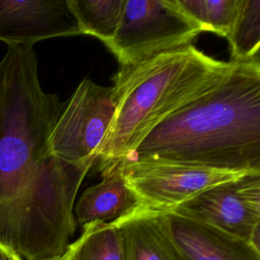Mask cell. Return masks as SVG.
Wrapping results in <instances>:
<instances>
[{
    "mask_svg": "<svg viewBox=\"0 0 260 260\" xmlns=\"http://www.w3.org/2000/svg\"><path fill=\"white\" fill-rule=\"evenodd\" d=\"M202 31L226 38L238 15L242 0H175Z\"/></svg>",
    "mask_w": 260,
    "mask_h": 260,
    "instance_id": "15",
    "label": "cell"
},
{
    "mask_svg": "<svg viewBox=\"0 0 260 260\" xmlns=\"http://www.w3.org/2000/svg\"><path fill=\"white\" fill-rule=\"evenodd\" d=\"M126 158L260 172V60L235 63L216 86L160 122Z\"/></svg>",
    "mask_w": 260,
    "mask_h": 260,
    "instance_id": "2",
    "label": "cell"
},
{
    "mask_svg": "<svg viewBox=\"0 0 260 260\" xmlns=\"http://www.w3.org/2000/svg\"><path fill=\"white\" fill-rule=\"evenodd\" d=\"M62 260H123L121 234L112 222H91L82 226L80 237L68 244Z\"/></svg>",
    "mask_w": 260,
    "mask_h": 260,
    "instance_id": "13",
    "label": "cell"
},
{
    "mask_svg": "<svg viewBox=\"0 0 260 260\" xmlns=\"http://www.w3.org/2000/svg\"><path fill=\"white\" fill-rule=\"evenodd\" d=\"M114 222L121 234L123 260H182L160 212L140 207Z\"/></svg>",
    "mask_w": 260,
    "mask_h": 260,
    "instance_id": "11",
    "label": "cell"
},
{
    "mask_svg": "<svg viewBox=\"0 0 260 260\" xmlns=\"http://www.w3.org/2000/svg\"><path fill=\"white\" fill-rule=\"evenodd\" d=\"M160 213L182 260H260L259 250L245 240L172 211Z\"/></svg>",
    "mask_w": 260,
    "mask_h": 260,
    "instance_id": "9",
    "label": "cell"
},
{
    "mask_svg": "<svg viewBox=\"0 0 260 260\" xmlns=\"http://www.w3.org/2000/svg\"><path fill=\"white\" fill-rule=\"evenodd\" d=\"M0 260H22L13 251L0 244Z\"/></svg>",
    "mask_w": 260,
    "mask_h": 260,
    "instance_id": "16",
    "label": "cell"
},
{
    "mask_svg": "<svg viewBox=\"0 0 260 260\" xmlns=\"http://www.w3.org/2000/svg\"><path fill=\"white\" fill-rule=\"evenodd\" d=\"M32 47L8 45L0 60V244L22 260L63 256L74 202L92 166L54 155L50 136L65 103L40 83Z\"/></svg>",
    "mask_w": 260,
    "mask_h": 260,
    "instance_id": "1",
    "label": "cell"
},
{
    "mask_svg": "<svg viewBox=\"0 0 260 260\" xmlns=\"http://www.w3.org/2000/svg\"><path fill=\"white\" fill-rule=\"evenodd\" d=\"M234 66L191 44L119 67L113 84L119 103L94 165L102 171L128 157L155 126L216 86Z\"/></svg>",
    "mask_w": 260,
    "mask_h": 260,
    "instance_id": "3",
    "label": "cell"
},
{
    "mask_svg": "<svg viewBox=\"0 0 260 260\" xmlns=\"http://www.w3.org/2000/svg\"><path fill=\"white\" fill-rule=\"evenodd\" d=\"M172 212L245 240L259 250L260 172L214 185Z\"/></svg>",
    "mask_w": 260,
    "mask_h": 260,
    "instance_id": "7",
    "label": "cell"
},
{
    "mask_svg": "<svg viewBox=\"0 0 260 260\" xmlns=\"http://www.w3.org/2000/svg\"><path fill=\"white\" fill-rule=\"evenodd\" d=\"M226 39L231 49L230 62L242 64L259 60L260 0H242Z\"/></svg>",
    "mask_w": 260,
    "mask_h": 260,
    "instance_id": "14",
    "label": "cell"
},
{
    "mask_svg": "<svg viewBox=\"0 0 260 260\" xmlns=\"http://www.w3.org/2000/svg\"><path fill=\"white\" fill-rule=\"evenodd\" d=\"M55 260H62V258H59V259H55Z\"/></svg>",
    "mask_w": 260,
    "mask_h": 260,
    "instance_id": "17",
    "label": "cell"
},
{
    "mask_svg": "<svg viewBox=\"0 0 260 260\" xmlns=\"http://www.w3.org/2000/svg\"><path fill=\"white\" fill-rule=\"evenodd\" d=\"M118 103L113 85L84 78L56 121L50 136L52 153L72 165L94 166Z\"/></svg>",
    "mask_w": 260,
    "mask_h": 260,
    "instance_id": "5",
    "label": "cell"
},
{
    "mask_svg": "<svg viewBox=\"0 0 260 260\" xmlns=\"http://www.w3.org/2000/svg\"><path fill=\"white\" fill-rule=\"evenodd\" d=\"M101 174L102 182L83 191L74 205V218L82 226L91 222L116 221L141 207L118 164L102 170Z\"/></svg>",
    "mask_w": 260,
    "mask_h": 260,
    "instance_id": "10",
    "label": "cell"
},
{
    "mask_svg": "<svg viewBox=\"0 0 260 260\" xmlns=\"http://www.w3.org/2000/svg\"><path fill=\"white\" fill-rule=\"evenodd\" d=\"M81 35L66 0H0V41L32 47L58 37Z\"/></svg>",
    "mask_w": 260,
    "mask_h": 260,
    "instance_id": "8",
    "label": "cell"
},
{
    "mask_svg": "<svg viewBox=\"0 0 260 260\" xmlns=\"http://www.w3.org/2000/svg\"><path fill=\"white\" fill-rule=\"evenodd\" d=\"M200 32L175 0H126L117 34L107 47L120 67H130L191 45Z\"/></svg>",
    "mask_w": 260,
    "mask_h": 260,
    "instance_id": "4",
    "label": "cell"
},
{
    "mask_svg": "<svg viewBox=\"0 0 260 260\" xmlns=\"http://www.w3.org/2000/svg\"><path fill=\"white\" fill-rule=\"evenodd\" d=\"M115 164L141 207L158 212L172 211L214 185L248 174L160 159L124 158Z\"/></svg>",
    "mask_w": 260,
    "mask_h": 260,
    "instance_id": "6",
    "label": "cell"
},
{
    "mask_svg": "<svg viewBox=\"0 0 260 260\" xmlns=\"http://www.w3.org/2000/svg\"><path fill=\"white\" fill-rule=\"evenodd\" d=\"M81 35L98 38L106 46L119 28L126 0H66Z\"/></svg>",
    "mask_w": 260,
    "mask_h": 260,
    "instance_id": "12",
    "label": "cell"
}]
</instances>
